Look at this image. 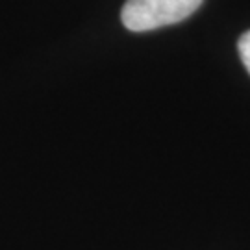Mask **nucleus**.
I'll list each match as a JSON object with an SVG mask.
<instances>
[{
	"label": "nucleus",
	"instance_id": "obj_1",
	"mask_svg": "<svg viewBox=\"0 0 250 250\" xmlns=\"http://www.w3.org/2000/svg\"><path fill=\"white\" fill-rule=\"evenodd\" d=\"M204 0H126L123 24L130 32H150L182 22L193 15Z\"/></svg>",
	"mask_w": 250,
	"mask_h": 250
},
{
	"label": "nucleus",
	"instance_id": "obj_2",
	"mask_svg": "<svg viewBox=\"0 0 250 250\" xmlns=\"http://www.w3.org/2000/svg\"><path fill=\"white\" fill-rule=\"evenodd\" d=\"M237 50H239V56H241V62L245 65V69L249 71L250 74V30L245 32L239 41H237Z\"/></svg>",
	"mask_w": 250,
	"mask_h": 250
}]
</instances>
